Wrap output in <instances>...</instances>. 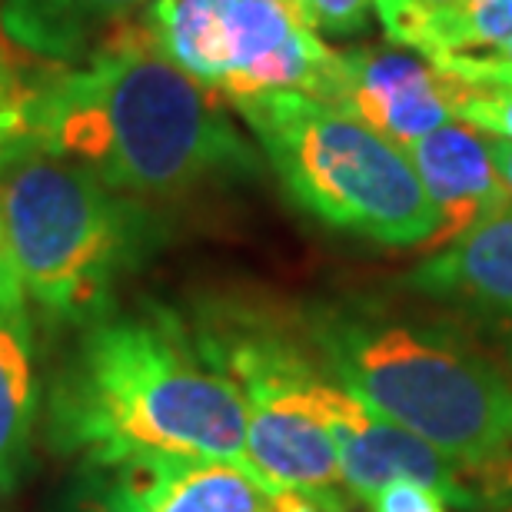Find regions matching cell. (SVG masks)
<instances>
[{
    "label": "cell",
    "instance_id": "obj_20",
    "mask_svg": "<svg viewBox=\"0 0 512 512\" xmlns=\"http://www.w3.org/2000/svg\"><path fill=\"white\" fill-rule=\"evenodd\" d=\"M67 512H130V509L120 503L114 489H107L104 496H84L80 503H74Z\"/></svg>",
    "mask_w": 512,
    "mask_h": 512
},
{
    "label": "cell",
    "instance_id": "obj_17",
    "mask_svg": "<svg viewBox=\"0 0 512 512\" xmlns=\"http://www.w3.org/2000/svg\"><path fill=\"white\" fill-rule=\"evenodd\" d=\"M370 512H449V503L439 493H433L429 486L419 483H389L376 493L370 503Z\"/></svg>",
    "mask_w": 512,
    "mask_h": 512
},
{
    "label": "cell",
    "instance_id": "obj_7",
    "mask_svg": "<svg viewBox=\"0 0 512 512\" xmlns=\"http://www.w3.org/2000/svg\"><path fill=\"white\" fill-rule=\"evenodd\" d=\"M463 90L423 54H406L403 47H356L336 50L320 100L406 147L453 124Z\"/></svg>",
    "mask_w": 512,
    "mask_h": 512
},
{
    "label": "cell",
    "instance_id": "obj_6",
    "mask_svg": "<svg viewBox=\"0 0 512 512\" xmlns=\"http://www.w3.org/2000/svg\"><path fill=\"white\" fill-rule=\"evenodd\" d=\"M140 24L173 67L227 100L263 90L320 100L336 60L293 0H153Z\"/></svg>",
    "mask_w": 512,
    "mask_h": 512
},
{
    "label": "cell",
    "instance_id": "obj_8",
    "mask_svg": "<svg viewBox=\"0 0 512 512\" xmlns=\"http://www.w3.org/2000/svg\"><path fill=\"white\" fill-rule=\"evenodd\" d=\"M330 433L340 453L343 489L366 506L389 483H419L439 493L449 506L479 512L486 503L463 466L429 446L393 419L360 403L350 389H336L330 403Z\"/></svg>",
    "mask_w": 512,
    "mask_h": 512
},
{
    "label": "cell",
    "instance_id": "obj_12",
    "mask_svg": "<svg viewBox=\"0 0 512 512\" xmlns=\"http://www.w3.org/2000/svg\"><path fill=\"white\" fill-rule=\"evenodd\" d=\"M153 0H0V34L54 64H80Z\"/></svg>",
    "mask_w": 512,
    "mask_h": 512
},
{
    "label": "cell",
    "instance_id": "obj_16",
    "mask_svg": "<svg viewBox=\"0 0 512 512\" xmlns=\"http://www.w3.org/2000/svg\"><path fill=\"white\" fill-rule=\"evenodd\" d=\"M303 20L330 37H360L370 30L376 0H293Z\"/></svg>",
    "mask_w": 512,
    "mask_h": 512
},
{
    "label": "cell",
    "instance_id": "obj_9",
    "mask_svg": "<svg viewBox=\"0 0 512 512\" xmlns=\"http://www.w3.org/2000/svg\"><path fill=\"white\" fill-rule=\"evenodd\" d=\"M403 286L473 323L512 373V207L426 256L403 276Z\"/></svg>",
    "mask_w": 512,
    "mask_h": 512
},
{
    "label": "cell",
    "instance_id": "obj_22",
    "mask_svg": "<svg viewBox=\"0 0 512 512\" xmlns=\"http://www.w3.org/2000/svg\"><path fill=\"white\" fill-rule=\"evenodd\" d=\"M426 7H436V10H446V7H456L459 0H423Z\"/></svg>",
    "mask_w": 512,
    "mask_h": 512
},
{
    "label": "cell",
    "instance_id": "obj_18",
    "mask_svg": "<svg viewBox=\"0 0 512 512\" xmlns=\"http://www.w3.org/2000/svg\"><path fill=\"white\" fill-rule=\"evenodd\" d=\"M20 130V80L0 54V153H4L7 140Z\"/></svg>",
    "mask_w": 512,
    "mask_h": 512
},
{
    "label": "cell",
    "instance_id": "obj_23",
    "mask_svg": "<svg viewBox=\"0 0 512 512\" xmlns=\"http://www.w3.org/2000/svg\"><path fill=\"white\" fill-rule=\"evenodd\" d=\"M503 512H512V503H509V506H506V509H503Z\"/></svg>",
    "mask_w": 512,
    "mask_h": 512
},
{
    "label": "cell",
    "instance_id": "obj_3",
    "mask_svg": "<svg viewBox=\"0 0 512 512\" xmlns=\"http://www.w3.org/2000/svg\"><path fill=\"white\" fill-rule=\"evenodd\" d=\"M303 326L343 389L463 466L486 506L512 503V380L459 326L376 300Z\"/></svg>",
    "mask_w": 512,
    "mask_h": 512
},
{
    "label": "cell",
    "instance_id": "obj_2",
    "mask_svg": "<svg viewBox=\"0 0 512 512\" xmlns=\"http://www.w3.org/2000/svg\"><path fill=\"white\" fill-rule=\"evenodd\" d=\"M50 446L100 466L157 456L247 463V406L177 316L147 306L87 326L54 386Z\"/></svg>",
    "mask_w": 512,
    "mask_h": 512
},
{
    "label": "cell",
    "instance_id": "obj_1",
    "mask_svg": "<svg viewBox=\"0 0 512 512\" xmlns=\"http://www.w3.org/2000/svg\"><path fill=\"white\" fill-rule=\"evenodd\" d=\"M20 130L137 200L260 173L256 150L210 90L173 67L143 24L120 27L74 67L20 80Z\"/></svg>",
    "mask_w": 512,
    "mask_h": 512
},
{
    "label": "cell",
    "instance_id": "obj_15",
    "mask_svg": "<svg viewBox=\"0 0 512 512\" xmlns=\"http://www.w3.org/2000/svg\"><path fill=\"white\" fill-rule=\"evenodd\" d=\"M456 120L512 143V87H466L456 100Z\"/></svg>",
    "mask_w": 512,
    "mask_h": 512
},
{
    "label": "cell",
    "instance_id": "obj_5",
    "mask_svg": "<svg viewBox=\"0 0 512 512\" xmlns=\"http://www.w3.org/2000/svg\"><path fill=\"white\" fill-rule=\"evenodd\" d=\"M303 213L376 247H423L439 230L406 153L346 110L300 90L230 97Z\"/></svg>",
    "mask_w": 512,
    "mask_h": 512
},
{
    "label": "cell",
    "instance_id": "obj_21",
    "mask_svg": "<svg viewBox=\"0 0 512 512\" xmlns=\"http://www.w3.org/2000/svg\"><path fill=\"white\" fill-rule=\"evenodd\" d=\"M489 153H493V167L503 177V183L512 193V143L506 140H489Z\"/></svg>",
    "mask_w": 512,
    "mask_h": 512
},
{
    "label": "cell",
    "instance_id": "obj_10",
    "mask_svg": "<svg viewBox=\"0 0 512 512\" xmlns=\"http://www.w3.org/2000/svg\"><path fill=\"white\" fill-rule=\"evenodd\" d=\"M409 167L416 170L429 203L436 207L439 230L433 247H446L476 223L512 207V193L493 167L489 140L463 124H446L406 147Z\"/></svg>",
    "mask_w": 512,
    "mask_h": 512
},
{
    "label": "cell",
    "instance_id": "obj_4",
    "mask_svg": "<svg viewBox=\"0 0 512 512\" xmlns=\"http://www.w3.org/2000/svg\"><path fill=\"white\" fill-rule=\"evenodd\" d=\"M0 230L24 293L74 323L104 310L120 276L160 240L137 197L27 130L0 153Z\"/></svg>",
    "mask_w": 512,
    "mask_h": 512
},
{
    "label": "cell",
    "instance_id": "obj_14",
    "mask_svg": "<svg viewBox=\"0 0 512 512\" xmlns=\"http://www.w3.org/2000/svg\"><path fill=\"white\" fill-rule=\"evenodd\" d=\"M429 60H433L446 77H453L456 84H463V87H512V34L503 40V44H496L489 57L439 54Z\"/></svg>",
    "mask_w": 512,
    "mask_h": 512
},
{
    "label": "cell",
    "instance_id": "obj_13",
    "mask_svg": "<svg viewBox=\"0 0 512 512\" xmlns=\"http://www.w3.org/2000/svg\"><path fill=\"white\" fill-rule=\"evenodd\" d=\"M37 423V366L27 306L0 310V496L20 486Z\"/></svg>",
    "mask_w": 512,
    "mask_h": 512
},
{
    "label": "cell",
    "instance_id": "obj_11",
    "mask_svg": "<svg viewBox=\"0 0 512 512\" xmlns=\"http://www.w3.org/2000/svg\"><path fill=\"white\" fill-rule=\"evenodd\" d=\"M114 469L110 489L130 512H276L280 486L247 463L157 456Z\"/></svg>",
    "mask_w": 512,
    "mask_h": 512
},
{
    "label": "cell",
    "instance_id": "obj_19",
    "mask_svg": "<svg viewBox=\"0 0 512 512\" xmlns=\"http://www.w3.org/2000/svg\"><path fill=\"white\" fill-rule=\"evenodd\" d=\"M24 283H20V273L14 260H10L4 230H0V310H14V306H27L24 303Z\"/></svg>",
    "mask_w": 512,
    "mask_h": 512
}]
</instances>
